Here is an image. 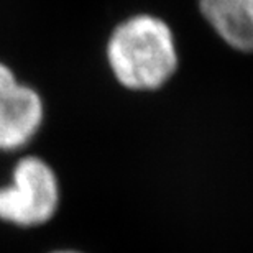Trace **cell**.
<instances>
[{"instance_id": "obj_2", "label": "cell", "mask_w": 253, "mask_h": 253, "mask_svg": "<svg viewBox=\"0 0 253 253\" xmlns=\"http://www.w3.org/2000/svg\"><path fill=\"white\" fill-rule=\"evenodd\" d=\"M61 204L56 169L38 155L22 156L7 184L0 186V222L18 229L46 225Z\"/></svg>"}, {"instance_id": "obj_4", "label": "cell", "mask_w": 253, "mask_h": 253, "mask_svg": "<svg viewBox=\"0 0 253 253\" xmlns=\"http://www.w3.org/2000/svg\"><path fill=\"white\" fill-rule=\"evenodd\" d=\"M199 12L230 49L253 53V0H199Z\"/></svg>"}, {"instance_id": "obj_6", "label": "cell", "mask_w": 253, "mask_h": 253, "mask_svg": "<svg viewBox=\"0 0 253 253\" xmlns=\"http://www.w3.org/2000/svg\"><path fill=\"white\" fill-rule=\"evenodd\" d=\"M49 253H85V252H81V250H76V249H58V250H53Z\"/></svg>"}, {"instance_id": "obj_3", "label": "cell", "mask_w": 253, "mask_h": 253, "mask_svg": "<svg viewBox=\"0 0 253 253\" xmlns=\"http://www.w3.org/2000/svg\"><path fill=\"white\" fill-rule=\"evenodd\" d=\"M46 117L42 94L20 83L0 102V151L23 150L40 133Z\"/></svg>"}, {"instance_id": "obj_5", "label": "cell", "mask_w": 253, "mask_h": 253, "mask_svg": "<svg viewBox=\"0 0 253 253\" xmlns=\"http://www.w3.org/2000/svg\"><path fill=\"white\" fill-rule=\"evenodd\" d=\"M18 83H20V79L17 78L15 71L10 68L8 64L0 61V102H2L5 99V95H7Z\"/></svg>"}, {"instance_id": "obj_1", "label": "cell", "mask_w": 253, "mask_h": 253, "mask_svg": "<svg viewBox=\"0 0 253 253\" xmlns=\"http://www.w3.org/2000/svg\"><path fill=\"white\" fill-rule=\"evenodd\" d=\"M105 61L120 87L130 92H156L168 85L179 69L174 30L160 15H128L110 30Z\"/></svg>"}]
</instances>
